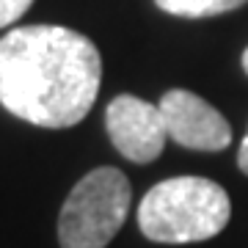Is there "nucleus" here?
<instances>
[{
	"label": "nucleus",
	"instance_id": "obj_1",
	"mask_svg": "<svg viewBox=\"0 0 248 248\" xmlns=\"http://www.w3.org/2000/svg\"><path fill=\"white\" fill-rule=\"evenodd\" d=\"M99 83V50L78 31L25 25L0 39V105L36 127L80 124L97 102Z\"/></svg>",
	"mask_w": 248,
	"mask_h": 248
},
{
	"label": "nucleus",
	"instance_id": "obj_2",
	"mask_svg": "<svg viewBox=\"0 0 248 248\" xmlns=\"http://www.w3.org/2000/svg\"><path fill=\"white\" fill-rule=\"evenodd\" d=\"M232 218L229 193L204 177L163 179L141 199L138 226L155 243H202L226 229Z\"/></svg>",
	"mask_w": 248,
	"mask_h": 248
},
{
	"label": "nucleus",
	"instance_id": "obj_3",
	"mask_svg": "<svg viewBox=\"0 0 248 248\" xmlns=\"http://www.w3.org/2000/svg\"><path fill=\"white\" fill-rule=\"evenodd\" d=\"M133 202L130 179L113 166L89 171L72 187L58 215L61 248H105L124 226Z\"/></svg>",
	"mask_w": 248,
	"mask_h": 248
},
{
	"label": "nucleus",
	"instance_id": "obj_4",
	"mask_svg": "<svg viewBox=\"0 0 248 248\" xmlns=\"http://www.w3.org/2000/svg\"><path fill=\"white\" fill-rule=\"evenodd\" d=\"M105 127L119 155L133 163H152L169 141L160 105H152L133 94H119L108 102Z\"/></svg>",
	"mask_w": 248,
	"mask_h": 248
},
{
	"label": "nucleus",
	"instance_id": "obj_5",
	"mask_svg": "<svg viewBox=\"0 0 248 248\" xmlns=\"http://www.w3.org/2000/svg\"><path fill=\"white\" fill-rule=\"evenodd\" d=\"M169 138L196 152H221L232 143V127L221 110L193 91L171 89L157 102Z\"/></svg>",
	"mask_w": 248,
	"mask_h": 248
},
{
	"label": "nucleus",
	"instance_id": "obj_6",
	"mask_svg": "<svg viewBox=\"0 0 248 248\" xmlns=\"http://www.w3.org/2000/svg\"><path fill=\"white\" fill-rule=\"evenodd\" d=\"M160 11L174 14V17H215L226 14L240 6H246L248 0H155Z\"/></svg>",
	"mask_w": 248,
	"mask_h": 248
},
{
	"label": "nucleus",
	"instance_id": "obj_7",
	"mask_svg": "<svg viewBox=\"0 0 248 248\" xmlns=\"http://www.w3.org/2000/svg\"><path fill=\"white\" fill-rule=\"evenodd\" d=\"M31 6L33 0H0V28H9L11 22H17Z\"/></svg>",
	"mask_w": 248,
	"mask_h": 248
},
{
	"label": "nucleus",
	"instance_id": "obj_8",
	"mask_svg": "<svg viewBox=\"0 0 248 248\" xmlns=\"http://www.w3.org/2000/svg\"><path fill=\"white\" fill-rule=\"evenodd\" d=\"M237 166L243 174H248V130H246V138L240 143V152H237Z\"/></svg>",
	"mask_w": 248,
	"mask_h": 248
},
{
	"label": "nucleus",
	"instance_id": "obj_9",
	"mask_svg": "<svg viewBox=\"0 0 248 248\" xmlns=\"http://www.w3.org/2000/svg\"><path fill=\"white\" fill-rule=\"evenodd\" d=\"M243 69H246V75H248V47H246V53H243Z\"/></svg>",
	"mask_w": 248,
	"mask_h": 248
}]
</instances>
